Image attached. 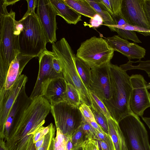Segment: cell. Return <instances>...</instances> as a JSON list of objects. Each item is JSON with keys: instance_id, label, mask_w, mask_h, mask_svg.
<instances>
[{"instance_id": "obj_1", "label": "cell", "mask_w": 150, "mask_h": 150, "mask_svg": "<svg viewBox=\"0 0 150 150\" xmlns=\"http://www.w3.org/2000/svg\"><path fill=\"white\" fill-rule=\"evenodd\" d=\"M0 88L4 86L10 65L20 53L18 38L15 28V13L0 6Z\"/></svg>"}, {"instance_id": "obj_2", "label": "cell", "mask_w": 150, "mask_h": 150, "mask_svg": "<svg viewBox=\"0 0 150 150\" xmlns=\"http://www.w3.org/2000/svg\"><path fill=\"white\" fill-rule=\"evenodd\" d=\"M112 95L104 104L112 117L117 122L131 112L129 103L132 87L130 76L120 66L109 64Z\"/></svg>"}, {"instance_id": "obj_3", "label": "cell", "mask_w": 150, "mask_h": 150, "mask_svg": "<svg viewBox=\"0 0 150 150\" xmlns=\"http://www.w3.org/2000/svg\"><path fill=\"white\" fill-rule=\"evenodd\" d=\"M52 44V52L61 64L63 76L66 82L74 86L77 90L82 103L92 107L89 91L84 85L78 72L75 62L76 56L67 41L63 38Z\"/></svg>"}, {"instance_id": "obj_4", "label": "cell", "mask_w": 150, "mask_h": 150, "mask_svg": "<svg viewBox=\"0 0 150 150\" xmlns=\"http://www.w3.org/2000/svg\"><path fill=\"white\" fill-rule=\"evenodd\" d=\"M24 28L19 36L20 53L23 55L38 57L46 50L48 41L36 13L23 20Z\"/></svg>"}, {"instance_id": "obj_5", "label": "cell", "mask_w": 150, "mask_h": 150, "mask_svg": "<svg viewBox=\"0 0 150 150\" xmlns=\"http://www.w3.org/2000/svg\"><path fill=\"white\" fill-rule=\"evenodd\" d=\"M114 52L105 39L94 36L81 43L76 56L91 68L110 62Z\"/></svg>"}, {"instance_id": "obj_6", "label": "cell", "mask_w": 150, "mask_h": 150, "mask_svg": "<svg viewBox=\"0 0 150 150\" xmlns=\"http://www.w3.org/2000/svg\"><path fill=\"white\" fill-rule=\"evenodd\" d=\"M118 123L127 150H150L147 132L139 117L131 112Z\"/></svg>"}, {"instance_id": "obj_7", "label": "cell", "mask_w": 150, "mask_h": 150, "mask_svg": "<svg viewBox=\"0 0 150 150\" xmlns=\"http://www.w3.org/2000/svg\"><path fill=\"white\" fill-rule=\"evenodd\" d=\"M50 111L56 128L59 129L66 137H71L82 121V115L79 107L64 101L51 105Z\"/></svg>"}, {"instance_id": "obj_8", "label": "cell", "mask_w": 150, "mask_h": 150, "mask_svg": "<svg viewBox=\"0 0 150 150\" xmlns=\"http://www.w3.org/2000/svg\"><path fill=\"white\" fill-rule=\"evenodd\" d=\"M55 56L54 52L46 49L38 57L39 72L34 88L29 97L32 100L38 96H44L46 88L52 80L59 77H63L62 73H57L52 68V59Z\"/></svg>"}, {"instance_id": "obj_9", "label": "cell", "mask_w": 150, "mask_h": 150, "mask_svg": "<svg viewBox=\"0 0 150 150\" xmlns=\"http://www.w3.org/2000/svg\"><path fill=\"white\" fill-rule=\"evenodd\" d=\"M110 63L91 68V78L88 90L103 103L111 99L112 95L109 70Z\"/></svg>"}, {"instance_id": "obj_10", "label": "cell", "mask_w": 150, "mask_h": 150, "mask_svg": "<svg viewBox=\"0 0 150 150\" xmlns=\"http://www.w3.org/2000/svg\"><path fill=\"white\" fill-rule=\"evenodd\" d=\"M132 87L129 103L131 112L138 117H142L144 111L150 107L149 94L147 83L140 74H132L130 76Z\"/></svg>"}, {"instance_id": "obj_11", "label": "cell", "mask_w": 150, "mask_h": 150, "mask_svg": "<svg viewBox=\"0 0 150 150\" xmlns=\"http://www.w3.org/2000/svg\"><path fill=\"white\" fill-rule=\"evenodd\" d=\"M36 14L48 42H56L57 15L50 0H38Z\"/></svg>"}, {"instance_id": "obj_12", "label": "cell", "mask_w": 150, "mask_h": 150, "mask_svg": "<svg viewBox=\"0 0 150 150\" xmlns=\"http://www.w3.org/2000/svg\"><path fill=\"white\" fill-rule=\"evenodd\" d=\"M144 0H122L120 16L128 24L150 30L144 11Z\"/></svg>"}, {"instance_id": "obj_13", "label": "cell", "mask_w": 150, "mask_h": 150, "mask_svg": "<svg viewBox=\"0 0 150 150\" xmlns=\"http://www.w3.org/2000/svg\"><path fill=\"white\" fill-rule=\"evenodd\" d=\"M27 80V77L21 74L8 89L0 88L1 129L3 128L11 109L23 87L25 86Z\"/></svg>"}, {"instance_id": "obj_14", "label": "cell", "mask_w": 150, "mask_h": 150, "mask_svg": "<svg viewBox=\"0 0 150 150\" xmlns=\"http://www.w3.org/2000/svg\"><path fill=\"white\" fill-rule=\"evenodd\" d=\"M105 39L114 51L120 53L129 60L137 59L141 60L146 54V50L144 48L135 43L129 42L118 35H115Z\"/></svg>"}, {"instance_id": "obj_15", "label": "cell", "mask_w": 150, "mask_h": 150, "mask_svg": "<svg viewBox=\"0 0 150 150\" xmlns=\"http://www.w3.org/2000/svg\"><path fill=\"white\" fill-rule=\"evenodd\" d=\"M32 100L27 95L24 86L11 109L3 128L1 129L2 132L5 130V134L8 135L10 128L19 122Z\"/></svg>"}, {"instance_id": "obj_16", "label": "cell", "mask_w": 150, "mask_h": 150, "mask_svg": "<svg viewBox=\"0 0 150 150\" xmlns=\"http://www.w3.org/2000/svg\"><path fill=\"white\" fill-rule=\"evenodd\" d=\"M67 83L63 77L54 78L48 83L44 96L51 105L65 101Z\"/></svg>"}, {"instance_id": "obj_17", "label": "cell", "mask_w": 150, "mask_h": 150, "mask_svg": "<svg viewBox=\"0 0 150 150\" xmlns=\"http://www.w3.org/2000/svg\"><path fill=\"white\" fill-rule=\"evenodd\" d=\"M34 57L18 54L11 62L8 71L4 88H10L21 74L24 67Z\"/></svg>"}, {"instance_id": "obj_18", "label": "cell", "mask_w": 150, "mask_h": 150, "mask_svg": "<svg viewBox=\"0 0 150 150\" xmlns=\"http://www.w3.org/2000/svg\"><path fill=\"white\" fill-rule=\"evenodd\" d=\"M57 15L62 17L68 24H76L82 21L81 15L64 2L62 0H50Z\"/></svg>"}, {"instance_id": "obj_19", "label": "cell", "mask_w": 150, "mask_h": 150, "mask_svg": "<svg viewBox=\"0 0 150 150\" xmlns=\"http://www.w3.org/2000/svg\"><path fill=\"white\" fill-rule=\"evenodd\" d=\"M108 134L116 150H127L125 138L118 122L112 117L107 119Z\"/></svg>"}, {"instance_id": "obj_20", "label": "cell", "mask_w": 150, "mask_h": 150, "mask_svg": "<svg viewBox=\"0 0 150 150\" xmlns=\"http://www.w3.org/2000/svg\"><path fill=\"white\" fill-rule=\"evenodd\" d=\"M67 5L81 15L91 18L97 13L86 0H62Z\"/></svg>"}, {"instance_id": "obj_21", "label": "cell", "mask_w": 150, "mask_h": 150, "mask_svg": "<svg viewBox=\"0 0 150 150\" xmlns=\"http://www.w3.org/2000/svg\"><path fill=\"white\" fill-rule=\"evenodd\" d=\"M86 1L94 9L97 13L102 18L104 23L103 25L107 26L111 31L114 32L113 26L115 25V24L114 20L109 13L99 2L98 0Z\"/></svg>"}, {"instance_id": "obj_22", "label": "cell", "mask_w": 150, "mask_h": 150, "mask_svg": "<svg viewBox=\"0 0 150 150\" xmlns=\"http://www.w3.org/2000/svg\"><path fill=\"white\" fill-rule=\"evenodd\" d=\"M75 62L79 76L84 85L88 89L91 78V68L84 62L76 56Z\"/></svg>"}, {"instance_id": "obj_23", "label": "cell", "mask_w": 150, "mask_h": 150, "mask_svg": "<svg viewBox=\"0 0 150 150\" xmlns=\"http://www.w3.org/2000/svg\"><path fill=\"white\" fill-rule=\"evenodd\" d=\"M120 67L125 71L132 69H139L145 71L150 78V60H138L134 62L129 60L126 63Z\"/></svg>"}, {"instance_id": "obj_24", "label": "cell", "mask_w": 150, "mask_h": 150, "mask_svg": "<svg viewBox=\"0 0 150 150\" xmlns=\"http://www.w3.org/2000/svg\"><path fill=\"white\" fill-rule=\"evenodd\" d=\"M98 0L109 13L112 18L116 16H120L122 0Z\"/></svg>"}, {"instance_id": "obj_25", "label": "cell", "mask_w": 150, "mask_h": 150, "mask_svg": "<svg viewBox=\"0 0 150 150\" xmlns=\"http://www.w3.org/2000/svg\"><path fill=\"white\" fill-rule=\"evenodd\" d=\"M65 101L71 105L79 107L82 103L79 92L69 83H67Z\"/></svg>"}, {"instance_id": "obj_26", "label": "cell", "mask_w": 150, "mask_h": 150, "mask_svg": "<svg viewBox=\"0 0 150 150\" xmlns=\"http://www.w3.org/2000/svg\"><path fill=\"white\" fill-rule=\"evenodd\" d=\"M57 130L56 137L52 139L49 150H66L68 137L64 135L58 128H57Z\"/></svg>"}, {"instance_id": "obj_27", "label": "cell", "mask_w": 150, "mask_h": 150, "mask_svg": "<svg viewBox=\"0 0 150 150\" xmlns=\"http://www.w3.org/2000/svg\"><path fill=\"white\" fill-rule=\"evenodd\" d=\"M89 92L92 103V106L91 108L102 113L107 119L112 117L103 102L94 93L90 91Z\"/></svg>"}, {"instance_id": "obj_28", "label": "cell", "mask_w": 150, "mask_h": 150, "mask_svg": "<svg viewBox=\"0 0 150 150\" xmlns=\"http://www.w3.org/2000/svg\"><path fill=\"white\" fill-rule=\"evenodd\" d=\"M84 135V130L80 124L74 130L70 137L73 148L82 146L84 141L83 137Z\"/></svg>"}, {"instance_id": "obj_29", "label": "cell", "mask_w": 150, "mask_h": 150, "mask_svg": "<svg viewBox=\"0 0 150 150\" xmlns=\"http://www.w3.org/2000/svg\"><path fill=\"white\" fill-rule=\"evenodd\" d=\"M92 111L96 122L106 134H108V127L107 119L102 113L99 112L92 108Z\"/></svg>"}, {"instance_id": "obj_30", "label": "cell", "mask_w": 150, "mask_h": 150, "mask_svg": "<svg viewBox=\"0 0 150 150\" xmlns=\"http://www.w3.org/2000/svg\"><path fill=\"white\" fill-rule=\"evenodd\" d=\"M115 31L117 32L120 37L124 39L132 40L136 43H142L134 31L115 28Z\"/></svg>"}, {"instance_id": "obj_31", "label": "cell", "mask_w": 150, "mask_h": 150, "mask_svg": "<svg viewBox=\"0 0 150 150\" xmlns=\"http://www.w3.org/2000/svg\"><path fill=\"white\" fill-rule=\"evenodd\" d=\"M81 125L84 130L85 137L86 139H94L97 131L89 122L85 119L83 116Z\"/></svg>"}, {"instance_id": "obj_32", "label": "cell", "mask_w": 150, "mask_h": 150, "mask_svg": "<svg viewBox=\"0 0 150 150\" xmlns=\"http://www.w3.org/2000/svg\"><path fill=\"white\" fill-rule=\"evenodd\" d=\"M55 131V127L52 124L49 132L45 136L42 145L37 150H49L52 142L54 138Z\"/></svg>"}, {"instance_id": "obj_33", "label": "cell", "mask_w": 150, "mask_h": 150, "mask_svg": "<svg viewBox=\"0 0 150 150\" xmlns=\"http://www.w3.org/2000/svg\"><path fill=\"white\" fill-rule=\"evenodd\" d=\"M79 108L86 120L88 122H96L93 113L89 106L84 103H82Z\"/></svg>"}, {"instance_id": "obj_34", "label": "cell", "mask_w": 150, "mask_h": 150, "mask_svg": "<svg viewBox=\"0 0 150 150\" xmlns=\"http://www.w3.org/2000/svg\"><path fill=\"white\" fill-rule=\"evenodd\" d=\"M83 150H100L98 141L95 139H88L83 141Z\"/></svg>"}, {"instance_id": "obj_35", "label": "cell", "mask_w": 150, "mask_h": 150, "mask_svg": "<svg viewBox=\"0 0 150 150\" xmlns=\"http://www.w3.org/2000/svg\"><path fill=\"white\" fill-rule=\"evenodd\" d=\"M28 3V10L26 12L20 20H24L29 16L35 14V8L38 4V0H26Z\"/></svg>"}, {"instance_id": "obj_36", "label": "cell", "mask_w": 150, "mask_h": 150, "mask_svg": "<svg viewBox=\"0 0 150 150\" xmlns=\"http://www.w3.org/2000/svg\"><path fill=\"white\" fill-rule=\"evenodd\" d=\"M103 21L102 18L98 14L95 15L91 18L89 26L90 27L97 28L103 24Z\"/></svg>"}, {"instance_id": "obj_37", "label": "cell", "mask_w": 150, "mask_h": 150, "mask_svg": "<svg viewBox=\"0 0 150 150\" xmlns=\"http://www.w3.org/2000/svg\"><path fill=\"white\" fill-rule=\"evenodd\" d=\"M143 7L148 23L150 26V0H144Z\"/></svg>"}, {"instance_id": "obj_38", "label": "cell", "mask_w": 150, "mask_h": 150, "mask_svg": "<svg viewBox=\"0 0 150 150\" xmlns=\"http://www.w3.org/2000/svg\"><path fill=\"white\" fill-rule=\"evenodd\" d=\"M52 66L53 69L57 73L59 74L62 73L61 66L56 56L53 59Z\"/></svg>"}, {"instance_id": "obj_39", "label": "cell", "mask_w": 150, "mask_h": 150, "mask_svg": "<svg viewBox=\"0 0 150 150\" xmlns=\"http://www.w3.org/2000/svg\"><path fill=\"white\" fill-rule=\"evenodd\" d=\"M96 140L98 141L100 150H116L106 142L102 140Z\"/></svg>"}, {"instance_id": "obj_40", "label": "cell", "mask_w": 150, "mask_h": 150, "mask_svg": "<svg viewBox=\"0 0 150 150\" xmlns=\"http://www.w3.org/2000/svg\"><path fill=\"white\" fill-rule=\"evenodd\" d=\"M15 28L16 32L19 35L23 30L24 26L23 23L20 21H15Z\"/></svg>"}, {"instance_id": "obj_41", "label": "cell", "mask_w": 150, "mask_h": 150, "mask_svg": "<svg viewBox=\"0 0 150 150\" xmlns=\"http://www.w3.org/2000/svg\"><path fill=\"white\" fill-rule=\"evenodd\" d=\"M43 127V126H42ZM42 127L34 134L33 137V141L34 144L40 139L44 136L42 133Z\"/></svg>"}, {"instance_id": "obj_42", "label": "cell", "mask_w": 150, "mask_h": 150, "mask_svg": "<svg viewBox=\"0 0 150 150\" xmlns=\"http://www.w3.org/2000/svg\"><path fill=\"white\" fill-rule=\"evenodd\" d=\"M88 122H89L91 126L96 131L99 132L104 134H107L105 132L96 122L90 121Z\"/></svg>"}, {"instance_id": "obj_43", "label": "cell", "mask_w": 150, "mask_h": 150, "mask_svg": "<svg viewBox=\"0 0 150 150\" xmlns=\"http://www.w3.org/2000/svg\"><path fill=\"white\" fill-rule=\"evenodd\" d=\"M45 136L40 139L38 141L35 143V146L36 150H37L43 144Z\"/></svg>"}, {"instance_id": "obj_44", "label": "cell", "mask_w": 150, "mask_h": 150, "mask_svg": "<svg viewBox=\"0 0 150 150\" xmlns=\"http://www.w3.org/2000/svg\"><path fill=\"white\" fill-rule=\"evenodd\" d=\"M143 120L145 122L148 126L150 129V117H142Z\"/></svg>"}, {"instance_id": "obj_45", "label": "cell", "mask_w": 150, "mask_h": 150, "mask_svg": "<svg viewBox=\"0 0 150 150\" xmlns=\"http://www.w3.org/2000/svg\"><path fill=\"white\" fill-rule=\"evenodd\" d=\"M71 150H83L82 146L76 148H73Z\"/></svg>"}, {"instance_id": "obj_46", "label": "cell", "mask_w": 150, "mask_h": 150, "mask_svg": "<svg viewBox=\"0 0 150 150\" xmlns=\"http://www.w3.org/2000/svg\"><path fill=\"white\" fill-rule=\"evenodd\" d=\"M146 87L148 89H150V82L147 83Z\"/></svg>"}, {"instance_id": "obj_47", "label": "cell", "mask_w": 150, "mask_h": 150, "mask_svg": "<svg viewBox=\"0 0 150 150\" xmlns=\"http://www.w3.org/2000/svg\"><path fill=\"white\" fill-rule=\"evenodd\" d=\"M149 96L150 101V93L149 94Z\"/></svg>"}, {"instance_id": "obj_48", "label": "cell", "mask_w": 150, "mask_h": 150, "mask_svg": "<svg viewBox=\"0 0 150 150\" xmlns=\"http://www.w3.org/2000/svg\"><path fill=\"white\" fill-rule=\"evenodd\" d=\"M18 143L17 142V143H16V144H16V145H17ZM14 148H13V149H14Z\"/></svg>"}]
</instances>
